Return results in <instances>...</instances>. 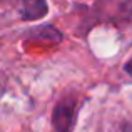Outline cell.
I'll return each mask as SVG.
<instances>
[{"label": "cell", "mask_w": 132, "mask_h": 132, "mask_svg": "<svg viewBox=\"0 0 132 132\" xmlns=\"http://www.w3.org/2000/svg\"><path fill=\"white\" fill-rule=\"evenodd\" d=\"M75 100L64 99L57 104L52 114V124L55 132H70L75 122Z\"/></svg>", "instance_id": "1"}, {"label": "cell", "mask_w": 132, "mask_h": 132, "mask_svg": "<svg viewBox=\"0 0 132 132\" xmlns=\"http://www.w3.org/2000/svg\"><path fill=\"white\" fill-rule=\"evenodd\" d=\"M120 132H132V124H124L120 127Z\"/></svg>", "instance_id": "3"}, {"label": "cell", "mask_w": 132, "mask_h": 132, "mask_svg": "<svg viewBox=\"0 0 132 132\" xmlns=\"http://www.w3.org/2000/svg\"><path fill=\"white\" fill-rule=\"evenodd\" d=\"M126 72H127V74H129L130 77H132V59H130V60L126 64Z\"/></svg>", "instance_id": "4"}, {"label": "cell", "mask_w": 132, "mask_h": 132, "mask_svg": "<svg viewBox=\"0 0 132 132\" xmlns=\"http://www.w3.org/2000/svg\"><path fill=\"white\" fill-rule=\"evenodd\" d=\"M47 13V3L45 2H27L22 9V17L27 20H37Z\"/></svg>", "instance_id": "2"}]
</instances>
